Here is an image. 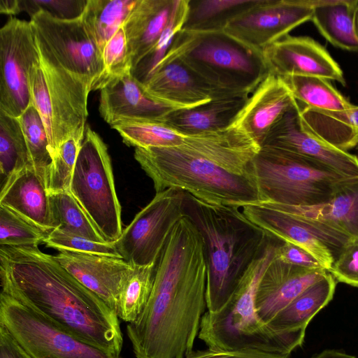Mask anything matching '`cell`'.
Masks as SVG:
<instances>
[{"mask_svg": "<svg viewBox=\"0 0 358 358\" xmlns=\"http://www.w3.org/2000/svg\"><path fill=\"white\" fill-rule=\"evenodd\" d=\"M207 265L202 236L184 216L174 226L156 263L143 313L127 325L136 358H187L206 306Z\"/></svg>", "mask_w": 358, "mask_h": 358, "instance_id": "6da1fadb", "label": "cell"}, {"mask_svg": "<svg viewBox=\"0 0 358 358\" xmlns=\"http://www.w3.org/2000/svg\"><path fill=\"white\" fill-rule=\"evenodd\" d=\"M261 147L240 129L187 135L179 145L136 148L155 189H180L215 204L242 208L262 197L252 170Z\"/></svg>", "mask_w": 358, "mask_h": 358, "instance_id": "7a4b0ae2", "label": "cell"}, {"mask_svg": "<svg viewBox=\"0 0 358 358\" xmlns=\"http://www.w3.org/2000/svg\"><path fill=\"white\" fill-rule=\"evenodd\" d=\"M1 292L62 330L120 356L119 317L100 297L38 245L0 247Z\"/></svg>", "mask_w": 358, "mask_h": 358, "instance_id": "3957f363", "label": "cell"}, {"mask_svg": "<svg viewBox=\"0 0 358 358\" xmlns=\"http://www.w3.org/2000/svg\"><path fill=\"white\" fill-rule=\"evenodd\" d=\"M240 208L208 203L186 192L185 215L203 241L210 313L218 312L228 303L245 272L271 238Z\"/></svg>", "mask_w": 358, "mask_h": 358, "instance_id": "277c9868", "label": "cell"}, {"mask_svg": "<svg viewBox=\"0 0 358 358\" xmlns=\"http://www.w3.org/2000/svg\"><path fill=\"white\" fill-rule=\"evenodd\" d=\"M281 242L271 237L245 272L228 303L218 312L204 313L198 338L208 348L290 355L303 345L305 334L275 331L259 317L255 308L259 282Z\"/></svg>", "mask_w": 358, "mask_h": 358, "instance_id": "5b68a950", "label": "cell"}, {"mask_svg": "<svg viewBox=\"0 0 358 358\" xmlns=\"http://www.w3.org/2000/svg\"><path fill=\"white\" fill-rule=\"evenodd\" d=\"M166 55L181 59L220 96H249L269 73L262 52L224 31L181 29Z\"/></svg>", "mask_w": 358, "mask_h": 358, "instance_id": "8992f818", "label": "cell"}, {"mask_svg": "<svg viewBox=\"0 0 358 358\" xmlns=\"http://www.w3.org/2000/svg\"><path fill=\"white\" fill-rule=\"evenodd\" d=\"M262 200L292 206L328 201L348 178L303 156L262 146L252 161Z\"/></svg>", "mask_w": 358, "mask_h": 358, "instance_id": "52a82bcc", "label": "cell"}, {"mask_svg": "<svg viewBox=\"0 0 358 358\" xmlns=\"http://www.w3.org/2000/svg\"><path fill=\"white\" fill-rule=\"evenodd\" d=\"M70 192L108 242L122 234L121 206L114 182L110 157L99 135L86 126Z\"/></svg>", "mask_w": 358, "mask_h": 358, "instance_id": "ba28073f", "label": "cell"}, {"mask_svg": "<svg viewBox=\"0 0 358 358\" xmlns=\"http://www.w3.org/2000/svg\"><path fill=\"white\" fill-rule=\"evenodd\" d=\"M0 324L31 358H120L62 330L2 292Z\"/></svg>", "mask_w": 358, "mask_h": 358, "instance_id": "9c48e42d", "label": "cell"}, {"mask_svg": "<svg viewBox=\"0 0 358 358\" xmlns=\"http://www.w3.org/2000/svg\"><path fill=\"white\" fill-rule=\"evenodd\" d=\"M185 196L176 188L157 192L114 241L121 257L132 266L157 263L171 230L186 215Z\"/></svg>", "mask_w": 358, "mask_h": 358, "instance_id": "30bf717a", "label": "cell"}, {"mask_svg": "<svg viewBox=\"0 0 358 358\" xmlns=\"http://www.w3.org/2000/svg\"><path fill=\"white\" fill-rule=\"evenodd\" d=\"M30 22L38 45L91 91L96 90L104 72L102 53L82 19L59 20L41 11Z\"/></svg>", "mask_w": 358, "mask_h": 358, "instance_id": "8fae6325", "label": "cell"}, {"mask_svg": "<svg viewBox=\"0 0 358 358\" xmlns=\"http://www.w3.org/2000/svg\"><path fill=\"white\" fill-rule=\"evenodd\" d=\"M39 62L30 20L10 17L0 29V112L18 118L29 106V71Z\"/></svg>", "mask_w": 358, "mask_h": 358, "instance_id": "7c38bea8", "label": "cell"}, {"mask_svg": "<svg viewBox=\"0 0 358 358\" xmlns=\"http://www.w3.org/2000/svg\"><path fill=\"white\" fill-rule=\"evenodd\" d=\"M241 208L268 236L303 248L328 271L352 238L346 233L315 220L252 205Z\"/></svg>", "mask_w": 358, "mask_h": 358, "instance_id": "4fadbf2b", "label": "cell"}, {"mask_svg": "<svg viewBox=\"0 0 358 358\" xmlns=\"http://www.w3.org/2000/svg\"><path fill=\"white\" fill-rule=\"evenodd\" d=\"M38 48L52 114L50 149L52 159L59 145L68 138H84L88 116L87 99L91 90L43 48L39 45Z\"/></svg>", "mask_w": 358, "mask_h": 358, "instance_id": "5bb4252c", "label": "cell"}, {"mask_svg": "<svg viewBox=\"0 0 358 358\" xmlns=\"http://www.w3.org/2000/svg\"><path fill=\"white\" fill-rule=\"evenodd\" d=\"M315 1L259 0L231 20L224 31L262 52L299 25L310 20Z\"/></svg>", "mask_w": 358, "mask_h": 358, "instance_id": "9a60e30c", "label": "cell"}, {"mask_svg": "<svg viewBox=\"0 0 358 358\" xmlns=\"http://www.w3.org/2000/svg\"><path fill=\"white\" fill-rule=\"evenodd\" d=\"M299 102L272 129L263 145L315 161L341 176L358 178V157L323 141L304 124Z\"/></svg>", "mask_w": 358, "mask_h": 358, "instance_id": "2e32d148", "label": "cell"}, {"mask_svg": "<svg viewBox=\"0 0 358 358\" xmlns=\"http://www.w3.org/2000/svg\"><path fill=\"white\" fill-rule=\"evenodd\" d=\"M262 55L269 73L280 78L315 76L345 85L339 65L310 37L287 35L264 48Z\"/></svg>", "mask_w": 358, "mask_h": 358, "instance_id": "e0dca14e", "label": "cell"}, {"mask_svg": "<svg viewBox=\"0 0 358 358\" xmlns=\"http://www.w3.org/2000/svg\"><path fill=\"white\" fill-rule=\"evenodd\" d=\"M143 86L150 97L175 110L194 108L220 96L181 59L168 55Z\"/></svg>", "mask_w": 358, "mask_h": 358, "instance_id": "ac0fdd59", "label": "cell"}, {"mask_svg": "<svg viewBox=\"0 0 358 358\" xmlns=\"http://www.w3.org/2000/svg\"><path fill=\"white\" fill-rule=\"evenodd\" d=\"M55 257L78 282L117 313L121 290L134 266L122 258L67 250H59Z\"/></svg>", "mask_w": 358, "mask_h": 358, "instance_id": "d6986e66", "label": "cell"}, {"mask_svg": "<svg viewBox=\"0 0 358 358\" xmlns=\"http://www.w3.org/2000/svg\"><path fill=\"white\" fill-rule=\"evenodd\" d=\"M250 94L231 126L244 131L261 147L297 101L283 80L271 73Z\"/></svg>", "mask_w": 358, "mask_h": 358, "instance_id": "ffe728a7", "label": "cell"}, {"mask_svg": "<svg viewBox=\"0 0 358 358\" xmlns=\"http://www.w3.org/2000/svg\"><path fill=\"white\" fill-rule=\"evenodd\" d=\"M99 90V112L111 127L128 121L164 120L175 110L150 97L131 73L109 80Z\"/></svg>", "mask_w": 358, "mask_h": 358, "instance_id": "44dd1931", "label": "cell"}, {"mask_svg": "<svg viewBox=\"0 0 358 358\" xmlns=\"http://www.w3.org/2000/svg\"><path fill=\"white\" fill-rule=\"evenodd\" d=\"M328 272L324 268L297 266L274 257L258 285L255 297L258 315L268 324L297 296Z\"/></svg>", "mask_w": 358, "mask_h": 358, "instance_id": "7402d4cb", "label": "cell"}, {"mask_svg": "<svg viewBox=\"0 0 358 358\" xmlns=\"http://www.w3.org/2000/svg\"><path fill=\"white\" fill-rule=\"evenodd\" d=\"M248 205L280 210L315 220L358 238V178L345 180L327 202L313 206H292L270 201Z\"/></svg>", "mask_w": 358, "mask_h": 358, "instance_id": "603a6c76", "label": "cell"}, {"mask_svg": "<svg viewBox=\"0 0 358 358\" xmlns=\"http://www.w3.org/2000/svg\"><path fill=\"white\" fill-rule=\"evenodd\" d=\"M0 204L48 231L55 229L45 182L29 166L1 189Z\"/></svg>", "mask_w": 358, "mask_h": 358, "instance_id": "cb8c5ba5", "label": "cell"}, {"mask_svg": "<svg viewBox=\"0 0 358 358\" xmlns=\"http://www.w3.org/2000/svg\"><path fill=\"white\" fill-rule=\"evenodd\" d=\"M174 2L175 0H138L127 17L122 27L131 55L132 70L158 41L169 24Z\"/></svg>", "mask_w": 358, "mask_h": 358, "instance_id": "d4e9b609", "label": "cell"}, {"mask_svg": "<svg viewBox=\"0 0 358 358\" xmlns=\"http://www.w3.org/2000/svg\"><path fill=\"white\" fill-rule=\"evenodd\" d=\"M248 96L215 97L210 101L194 108L173 110L164 121L184 135L224 130L231 125Z\"/></svg>", "mask_w": 358, "mask_h": 358, "instance_id": "484cf974", "label": "cell"}, {"mask_svg": "<svg viewBox=\"0 0 358 358\" xmlns=\"http://www.w3.org/2000/svg\"><path fill=\"white\" fill-rule=\"evenodd\" d=\"M336 286V279L328 272L280 311L268 325L278 332L305 334L310 320L332 299Z\"/></svg>", "mask_w": 358, "mask_h": 358, "instance_id": "4316f807", "label": "cell"}, {"mask_svg": "<svg viewBox=\"0 0 358 358\" xmlns=\"http://www.w3.org/2000/svg\"><path fill=\"white\" fill-rule=\"evenodd\" d=\"M301 117L317 136L344 151L358 145V106L341 111H330L305 106Z\"/></svg>", "mask_w": 358, "mask_h": 358, "instance_id": "83f0119b", "label": "cell"}, {"mask_svg": "<svg viewBox=\"0 0 358 358\" xmlns=\"http://www.w3.org/2000/svg\"><path fill=\"white\" fill-rule=\"evenodd\" d=\"M358 6L355 0L315 1L311 20L321 34L340 48L358 50L353 27L354 14Z\"/></svg>", "mask_w": 358, "mask_h": 358, "instance_id": "f1b7e54d", "label": "cell"}, {"mask_svg": "<svg viewBox=\"0 0 358 358\" xmlns=\"http://www.w3.org/2000/svg\"><path fill=\"white\" fill-rule=\"evenodd\" d=\"M259 0H189L182 29L196 32L223 31L234 18Z\"/></svg>", "mask_w": 358, "mask_h": 358, "instance_id": "f546056e", "label": "cell"}, {"mask_svg": "<svg viewBox=\"0 0 358 358\" xmlns=\"http://www.w3.org/2000/svg\"><path fill=\"white\" fill-rule=\"evenodd\" d=\"M138 0H88L82 20L101 53Z\"/></svg>", "mask_w": 358, "mask_h": 358, "instance_id": "4dcf8cb0", "label": "cell"}, {"mask_svg": "<svg viewBox=\"0 0 358 358\" xmlns=\"http://www.w3.org/2000/svg\"><path fill=\"white\" fill-rule=\"evenodd\" d=\"M29 166H31L29 154L18 119L0 112L1 189Z\"/></svg>", "mask_w": 358, "mask_h": 358, "instance_id": "1f68e13d", "label": "cell"}, {"mask_svg": "<svg viewBox=\"0 0 358 358\" xmlns=\"http://www.w3.org/2000/svg\"><path fill=\"white\" fill-rule=\"evenodd\" d=\"M297 101L306 107L330 111H341L351 108L350 103L328 80L315 76H287L281 78Z\"/></svg>", "mask_w": 358, "mask_h": 358, "instance_id": "d6a6232c", "label": "cell"}, {"mask_svg": "<svg viewBox=\"0 0 358 358\" xmlns=\"http://www.w3.org/2000/svg\"><path fill=\"white\" fill-rule=\"evenodd\" d=\"M112 128L120 134L125 144L135 148L177 146L182 143L187 136L164 120L122 122Z\"/></svg>", "mask_w": 358, "mask_h": 358, "instance_id": "836d02e7", "label": "cell"}, {"mask_svg": "<svg viewBox=\"0 0 358 358\" xmlns=\"http://www.w3.org/2000/svg\"><path fill=\"white\" fill-rule=\"evenodd\" d=\"M155 266L156 263L134 266L119 296L117 314L120 319L131 323L143 313L152 291Z\"/></svg>", "mask_w": 358, "mask_h": 358, "instance_id": "e575fe53", "label": "cell"}, {"mask_svg": "<svg viewBox=\"0 0 358 358\" xmlns=\"http://www.w3.org/2000/svg\"><path fill=\"white\" fill-rule=\"evenodd\" d=\"M55 229L96 242L106 241L71 192L49 194Z\"/></svg>", "mask_w": 358, "mask_h": 358, "instance_id": "d590c367", "label": "cell"}, {"mask_svg": "<svg viewBox=\"0 0 358 358\" xmlns=\"http://www.w3.org/2000/svg\"><path fill=\"white\" fill-rule=\"evenodd\" d=\"M17 119L25 138L31 166L46 184L52 156L43 122L31 103Z\"/></svg>", "mask_w": 358, "mask_h": 358, "instance_id": "8d00e7d4", "label": "cell"}, {"mask_svg": "<svg viewBox=\"0 0 358 358\" xmlns=\"http://www.w3.org/2000/svg\"><path fill=\"white\" fill-rule=\"evenodd\" d=\"M189 0H175L169 24L150 52L131 71L133 76L144 83L164 58L176 36L182 29L187 15Z\"/></svg>", "mask_w": 358, "mask_h": 358, "instance_id": "74e56055", "label": "cell"}, {"mask_svg": "<svg viewBox=\"0 0 358 358\" xmlns=\"http://www.w3.org/2000/svg\"><path fill=\"white\" fill-rule=\"evenodd\" d=\"M49 233L10 208L0 204L1 246H38L44 243Z\"/></svg>", "mask_w": 358, "mask_h": 358, "instance_id": "f35d334b", "label": "cell"}, {"mask_svg": "<svg viewBox=\"0 0 358 358\" xmlns=\"http://www.w3.org/2000/svg\"><path fill=\"white\" fill-rule=\"evenodd\" d=\"M83 138L72 136L59 145L48 169V194L70 192L71 181Z\"/></svg>", "mask_w": 358, "mask_h": 358, "instance_id": "ab89813d", "label": "cell"}, {"mask_svg": "<svg viewBox=\"0 0 358 358\" xmlns=\"http://www.w3.org/2000/svg\"><path fill=\"white\" fill-rule=\"evenodd\" d=\"M103 74L97 90L109 80L131 73L132 59L122 26L107 42L102 51Z\"/></svg>", "mask_w": 358, "mask_h": 358, "instance_id": "60d3db41", "label": "cell"}, {"mask_svg": "<svg viewBox=\"0 0 358 358\" xmlns=\"http://www.w3.org/2000/svg\"><path fill=\"white\" fill-rule=\"evenodd\" d=\"M44 244L58 251L67 250L122 258L114 241L96 242L57 228L50 231Z\"/></svg>", "mask_w": 358, "mask_h": 358, "instance_id": "b9f144b4", "label": "cell"}, {"mask_svg": "<svg viewBox=\"0 0 358 358\" xmlns=\"http://www.w3.org/2000/svg\"><path fill=\"white\" fill-rule=\"evenodd\" d=\"M88 0H21L22 12L30 17L45 12L52 17L64 21L81 19Z\"/></svg>", "mask_w": 358, "mask_h": 358, "instance_id": "7bdbcfd3", "label": "cell"}, {"mask_svg": "<svg viewBox=\"0 0 358 358\" xmlns=\"http://www.w3.org/2000/svg\"><path fill=\"white\" fill-rule=\"evenodd\" d=\"M329 272L337 281L358 287V238L348 241Z\"/></svg>", "mask_w": 358, "mask_h": 358, "instance_id": "ee69618b", "label": "cell"}, {"mask_svg": "<svg viewBox=\"0 0 358 358\" xmlns=\"http://www.w3.org/2000/svg\"><path fill=\"white\" fill-rule=\"evenodd\" d=\"M275 257L285 263L306 268H324L310 252L289 242L282 241L277 246Z\"/></svg>", "mask_w": 358, "mask_h": 358, "instance_id": "f6af8a7d", "label": "cell"}, {"mask_svg": "<svg viewBox=\"0 0 358 358\" xmlns=\"http://www.w3.org/2000/svg\"><path fill=\"white\" fill-rule=\"evenodd\" d=\"M290 355L266 352L256 350L233 351L217 350L210 348L193 350L187 358H289Z\"/></svg>", "mask_w": 358, "mask_h": 358, "instance_id": "bcb514c9", "label": "cell"}, {"mask_svg": "<svg viewBox=\"0 0 358 358\" xmlns=\"http://www.w3.org/2000/svg\"><path fill=\"white\" fill-rule=\"evenodd\" d=\"M0 358H31L0 324Z\"/></svg>", "mask_w": 358, "mask_h": 358, "instance_id": "7dc6e473", "label": "cell"}, {"mask_svg": "<svg viewBox=\"0 0 358 358\" xmlns=\"http://www.w3.org/2000/svg\"><path fill=\"white\" fill-rule=\"evenodd\" d=\"M0 12L9 15L22 12L21 0H1Z\"/></svg>", "mask_w": 358, "mask_h": 358, "instance_id": "c3c4849f", "label": "cell"}, {"mask_svg": "<svg viewBox=\"0 0 358 358\" xmlns=\"http://www.w3.org/2000/svg\"><path fill=\"white\" fill-rule=\"evenodd\" d=\"M312 358H357L354 355L348 354L343 351L328 349L315 355Z\"/></svg>", "mask_w": 358, "mask_h": 358, "instance_id": "681fc988", "label": "cell"}, {"mask_svg": "<svg viewBox=\"0 0 358 358\" xmlns=\"http://www.w3.org/2000/svg\"><path fill=\"white\" fill-rule=\"evenodd\" d=\"M353 27L355 37L358 41V6L357 7L354 14Z\"/></svg>", "mask_w": 358, "mask_h": 358, "instance_id": "f907efd6", "label": "cell"}, {"mask_svg": "<svg viewBox=\"0 0 358 358\" xmlns=\"http://www.w3.org/2000/svg\"><path fill=\"white\" fill-rule=\"evenodd\" d=\"M357 149H358V145H357Z\"/></svg>", "mask_w": 358, "mask_h": 358, "instance_id": "816d5d0a", "label": "cell"}]
</instances>
